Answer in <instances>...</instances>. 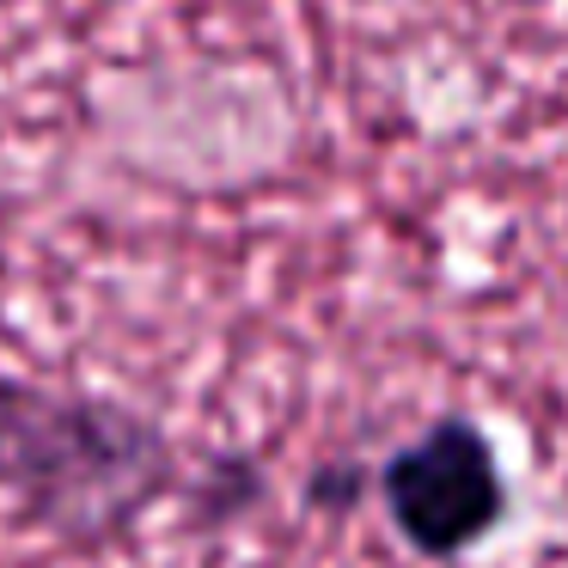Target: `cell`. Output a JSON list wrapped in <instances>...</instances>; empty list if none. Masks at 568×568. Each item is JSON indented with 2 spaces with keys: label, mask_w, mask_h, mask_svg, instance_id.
Here are the masks:
<instances>
[{
  "label": "cell",
  "mask_w": 568,
  "mask_h": 568,
  "mask_svg": "<svg viewBox=\"0 0 568 568\" xmlns=\"http://www.w3.org/2000/svg\"><path fill=\"white\" fill-rule=\"evenodd\" d=\"M392 526L416 556L453 562L507 519V470L470 416H440L379 465Z\"/></svg>",
  "instance_id": "7a4b0ae2"
},
{
  "label": "cell",
  "mask_w": 568,
  "mask_h": 568,
  "mask_svg": "<svg viewBox=\"0 0 568 568\" xmlns=\"http://www.w3.org/2000/svg\"><path fill=\"white\" fill-rule=\"evenodd\" d=\"M0 489L31 526L99 550L184 489V465L141 409L0 367Z\"/></svg>",
  "instance_id": "6da1fadb"
},
{
  "label": "cell",
  "mask_w": 568,
  "mask_h": 568,
  "mask_svg": "<svg viewBox=\"0 0 568 568\" xmlns=\"http://www.w3.org/2000/svg\"><path fill=\"white\" fill-rule=\"evenodd\" d=\"M361 489H367V465L343 458V465H318V470H312L306 501H312V507H331V514H343V507L361 501Z\"/></svg>",
  "instance_id": "277c9868"
},
{
  "label": "cell",
  "mask_w": 568,
  "mask_h": 568,
  "mask_svg": "<svg viewBox=\"0 0 568 568\" xmlns=\"http://www.w3.org/2000/svg\"><path fill=\"white\" fill-rule=\"evenodd\" d=\"M196 501H202V519L245 514L251 501H263V470L251 465V458H239V453L214 458V470H202V477H196Z\"/></svg>",
  "instance_id": "3957f363"
}]
</instances>
